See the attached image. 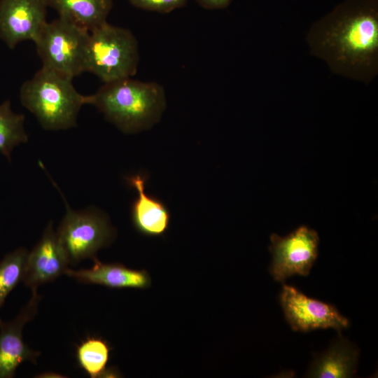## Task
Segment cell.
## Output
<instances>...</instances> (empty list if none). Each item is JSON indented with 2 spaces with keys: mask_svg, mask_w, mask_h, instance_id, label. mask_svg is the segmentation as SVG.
<instances>
[{
  "mask_svg": "<svg viewBox=\"0 0 378 378\" xmlns=\"http://www.w3.org/2000/svg\"><path fill=\"white\" fill-rule=\"evenodd\" d=\"M233 0H196L202 7L209 10L225 8Z\"/></svg>",
  "mask_w": 378,
  "mask_h": 378,
  "instance_id": "obj_20",
  "label": "cell"
},
{
  "mask_svg": "<svg viewBox=\"0 0 378 378\" xmlns=\"http://www.w3.org/2000/svg\"><path fill=\"white\" fill-rule=\"evenodd\" d=\"M133 6L160 13H168L186 6L188 0H128Z\"/></svg>",
  "mask_w": 378,
  "mask_h": 378,
  "instance_id": "obj_19",
  "label": "cell"
},
{
  "mask_svg": "<svg viewBox=\"0 0 378 378\" xmlns=\"http://www.w3.org/2000/svg\"><path fill=\"white\" fill-rule=\"evenodd\" d=\"M69 264L66 253L50 223L41 240L27 254L22 280L26 286L36 290L65 274Z\"/></svg>",
  "mask_w": 378,
  "mask_h": 378,
  "instance_id": "obj_10",
  "label": "cell"
},
{
  "mask_svg": "<svg viewBox=\"0 0 378 378\" xmlns=\"http://www.w3.org/2000/svg\"><path fill=\"white\" fill-rule=\"evenodd\" d=\"M90 269L74 270L67 269L65 274L82 284H96L110 288L145 289L151 284L148 272L145 270H134L120 263H104L96 257Z\"/></svg>",
  "mask_w": 378,
  "mask_h": 378,
  "instance_id": "obj_13",
  "label": "cell"
},
{
  "mask_svg": "<svg viewBox=\"0 0 378 378\" xmlns=\"http://www.w3.org/2000/svg\"><path fill=\"white\" fill-rule=\"evenodd\" d=\"M311 53L335 74L370 83L378 73V0H345L315 22Z\"/></svg>",
  "mask_w": 378,
  "mask_h": 378,
  "instance_id": "obj_1",
  "label": "cell"
},
{
  "mask_svg": "<svg viewBox=\"0 0 378 378\" xmlns=\"http://www.w3.org/2000/svg\"><path fill=\"white\" fill-rule=\"evenodd\" d=\"M280 302L286 321L295 331L333 328L340 332L349 326L334 306L309 298L293 286H283Z\"/></svg>",
  "mask_w": 378,
  "mask_h": 378,
  "instance_id": "obj_8",
  "label": "cell"
},
{
  "mask_svg": "<svg viewBox=\"0 0 378 378\" xmlns=\"http://www.w3.org/2000/svg\"><path fill=\"white\" fill-rule=\"evenodd\" d=\"M59 17L90 31L106 22L113 0H45Z\"/></svg>",
  "mask_w": 378,
  "mask_h": 378,
  "instance_id": "obj_15",
  "label": "cell"
},
{
  "mask_svg": "<svg viewBox=\"0 0 378 378\" xmlns=\"http://www.w3.org/2000/svg\"><path fill=\"white\" fill-rule=\"evenodd\" d=\"M24 122V115L13 111L10 100L0 104V154L9 160L13 148L28 141Z\"/></svg>",
  "mask_w": 378,
  "mask_h": 378,
  "instance_id": "obj_17",
  "label": "cell"
},
{
  "mask_svg": "<svg viewBox=\"0 0 378 378\" xmlns=\"http://www.w3.org/2000/svg\"><path fill=\"white\" fill-rule=\"evenodd\" d=\"M270 241L272 260L270 272L274 280L284 281L295 274H309L318 255L316 231L301 225L286 237L272 234Z\"/></svg>",
  "mask_w": 378,
  "mask_h": 378,
  "instance_id": "obj_7",
  "label": "cell"
},
{
  "mask_svg": "<svg viewBox=\"0 0 378 378\" xmlns=\"http://www.w3.org/2000/svg\"><path fill=\"white\" fill-rule=\"evenodd\" d=\"M111 347L101 337H89L77 347L76 358L80 367L91 377H111L116 373L108 370Z\"/></svg>",
  "mask_w": 378,
  "mask_h": 378,
  "instance_id": "obj_16",
  "label": "cell"
},
{
  "mask_svg": "<svg viewBox=\"0 0 378 378\" xmlns=\"http://www.w3.org/2000/svg\"><path fill=\"white\" fill-rule=\"evenodd\" d=\"M125 179L138 192L131 209L132 220L136 230L146 236L163 235L169 226L170 213L162 201L146 193V176L136 174Z\"/></svg>",
  "mask_w": 378,
  "mask_h": 378,
  "instance_id": "obj_12",
  "label": "cell"
},
{
  "mask_svg": "<svg viewBox=\"0 0 378 378\" xmlns=\"http://www.w3.org/2000/svg\"><path fill=\"white\" fill-rule=\"evenodd\" d=\"M358 349L346 338L339 335L330 346L316 354L305 374L312 378H349L354 376Z\"/></svg>",
  "mask_w": 378,
  "mask_h": 378,
  "instance_id": "obj_14",
  "label": "cell"
},
{
  "mask_svg": "<svg viewBox=\"0 0 378 378\" xmlns=\"http://www.w3.org/2000/svg\"><path fill=\"white\" fill-rule=\"evenodd\" d=\"M64 202L66 214L56 233L69 264L94 258L97 252L112 240L113 228L104 214L93 210L74 211Z\"/></svg>",
  "mask_w": 378,
  "mask_h": 378,
  "instance_id": "obj_6",
  "label": "cell"
},
{
  "mask_svg": "<svg viewBox=\"0 0 378 378\" xmlns=\"http://www.w3.org/2000/svg\"><path fill=\"white\" fill-rule=\"evenodd\" d=\"M86 104L97 107L122 132L132 134L157 123L167 99L160 84L127 78L104 83L97 92L86 96Z\"/></svg>",
  "mask_w": 378,
  "mask_h": 378,
  "instance_id": "obj_2",
  "label": "cell"
},
{
  "mask_svg": "<svg viewBox=\"0 0 378 378\" xmlns=\"http://www.w3.org/2000/svg\"><path fill=\"white\" fill-rule=\"evenodd\" d=\"M27 254L25 248H18L0 262V309L8 295L22 279ZM1 321L0 318V323Z\"/></svg>",
  "mask_w": 378,
  "mask_h": 378,
  "instance_id": "obj_18",
  "label": "cell"
},
{
  "mask_svg": "<svg viewBox=\"0 0 378 378\" xmlns=\"http://www.w3.org/2000/svg\"><path fill=\"white\" fill-rule=\"evenodd\" d=\"M89 31L60 17L46 22L34 41L43 66L73 78L85 71Z\"/></svg>",
  "mask_w": 378,
  "mask_h": 378,
  "instance_id": "obj_5",
  "label": "cell"
},
{
  "mask_svg": "<svg viewBox=\"0 0 378 378\" xmlns=\"http://www.w3.org/2000/svg\"><path fill=\"white\" fill-rule=\"evenodd\" d=\"M41 299L36 290H32L29 301L18 316L9 322L0 323V378L13 377L22 363L26 360L36 363L40 355L24 343L22 330L36 315Z\"/></svg>",
  "mask_w": 378,
  "mask_h": 378,
  "instance_id": "obj_11",
  "label": "cell"
},
{
  "mask_svg": "<svg viewBox=\"0 0 378 378\" xmlns=\"http://www.w3.org/2000/svg\"><path fill=\"white\" fill-rule=\"evenodd\" d=\"M45 0H0V38L10 49L35 41L46 24Z\"/></svg>",
  "mask_w": 378,
  "mask_h": 378,
  "instance_id": "obj_9",
  "label": "cell"
},
{
  "mask_svg": "<svg viewBox=\"0 0 378 378\" xmlns=\"http://www.w3.org/2000/svg\"><path fill=\"white\" fill-rule=\"evenodd\" d=\"M139 62L138 41L130 29L106 22L89 31L85 71L104 83L132 78Z\"/></svg>",
  "mask_w": 378,
  "mask_h": 378,
  "instance_id": "obj_4",
  "label": "cell"
},
{
  "mask_svg": "<svg viewBox=\"0 0 378 378\" xmlns=\"http://www.w3.org/2000/svg\"><path fill=\"white\" fill-rule=\"evenodd\" d=\"M72 79L42 66L21 85L22 106L36 116L43 129L60 130L76 126L86 96L76 90Z\"/></svg>",
  "mask_w": 378,
  "mask_h": 378,
  "instance_id": "obj_3",
  "label": "cell"
}]
</instances>
